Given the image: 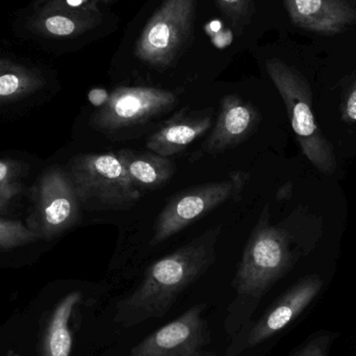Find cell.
<instances>
[{"label":"cell","instance_id":"1","mask_svg":"<svg viewBox=\"0 0 356 356\" xmlns=\"http://www.w3.org/2000/svg\"><path fill=\"white\" fill-rule=\"evenodd\" d=\"M221 232V225L209 228L150 266L139 288L117 305L116 321L129 327L164 317L179 295L213 265Z\"/></svg>","mask_w":356,"mask_h":356},{"label":"cell","instance_id":"2","mask_svg":"<svg viewBox=\"0 0 356 356\" xmlns=\"http://www.w3.org/2000/svg\"><path fill=\"white\" fill-rule=\"evenodd\" d=\"M266 70L284 100L303 154L318 170L332 175L337 169L336 154L314 116L312 90L307 79L277 58L267 60Z\"/></svg>","mask_w":356,"mask_h":356},{"label":"cell","instance_id":"3","mask_svg":"<svg viewBox=\"0 0 356 356\" xmlns=\"http://www.w3.org/2000/svg\"><path fill=\"white\" fill-rule=\"evenodd\" d=\"M79 203L96 211H127L142 197L116 152L81 154L71 159L66 170Z\"/></svg>","mask_w":356,"mask_h":356},{"label":"cell","instance_id":"4","mask_svg":"<svg viewBox=\"0 0 356 356\" xmlns=\"http://www.w3.org/2000/svg\"><path fill=\"white\" fill-rule=\"evenodd\" d=\"M293 263L290 238L269 223L266 207L251 232L234 280L238 296L259 299L286 273Z\"/></svg>","mask_w":356,"mask_h":356},{"label":"cell","instance_id":"5","mask_svg":"<svg viewBox=\"0 0 356 356\" xmlns=\"http://www.w3.org/2000/svg\"><path fill=\"white\" fill-rule=\"evenodd\" d=\"M102 21V14L95 3L72 6L65 0H51L38 6L27 4L18 10L12 31L19 40L54 49L89 33Z\"/></svg>","mask_w":356,"mask_h":356},{"label":"cell","instance_id":"6","mask_svg":"<svg viewBox=\"0 0 356 356\" xmlns=\"http://www.w3.org/2000/svg\"><path fill=\"white\" fill-rule=\"evenodd\" d=\"M249 179L244 171H234L222 181L207 182L175 194L156 218L150 245L164 243L228 200H238Z\"/></svg>","mask_w":356,"mask_h":356},{"label":"cell","instance_id":"7","mask_svg":"<svg viewBox=\"0 0 356 356\" xmlns=\"http://www.w3.org/2000/svg\"><path fill=\"white\" fill-rule=\"evenodd\" d=\"M196 1L164 0L138 39L136 56L160 70L171 66L192 35Z\"/></svg>","mask_w":356,"mask_h":356},{"label":"cell","instance_id":"8","mask_svg":"<svg viewBox=\"0 0 356 356\" xmlns=\"http://www.w3.org/2000/svg\"><path fill=\"white\" fill-rule=\"evenodd\" d=\"M172 92L152 87H120L110 94L90 123L106 135H117L143 127L170 112L177 104Z\"/></svg>","mask_w":356,"mask_h":356},{"label":"cell","instance_id":"9","mask_svg":"<svg viewBox=\"0 0 356 356\" xmlns=\"http://www.w3.org/2000/svg\"><path fill=\"white\" fill-rule=\"evenodd\" d=\"M33 202L27 227L40 238H56L79 221L81 203L68 173L60 167H51L40 177Z\"/></svg>","mask_w":356,"mask_h":356},{"label":"cell","instance_id":"10","mask_svg":"<svg viewBox=\"0 0 356 356\" xmlns=\"http://www.w3.org/2000/svg\"><path fill=\"white\" fill-rule=\"evenodd\" d=\"M205 305H197L180 317L156 330L134 347L129 356H199L209 343L202 314Z\"/></svg>","mask_w":356,"mask_h":356},{"label":"cell","instance_id":"11","mask_svg":"<svg viewBox=\"0 0 356 356\" xmlns=\"http://www.w3.org/2000/svg\"><path fill=\"white\" fill-rule=\"evenodd\" d=\"M261 115L253 104L236 94L222 99L217 121L201 146V154L218 156L246 141L257 129Z\"/></svg>","mask_w":356,"mask_h":356},{"label":"cell","instance_id":"12","mask_svg":"<svg viewBox=\"0 0 356 356\" xmlns=\"http://www.w3.org/2000/svg\"><path fill=\"white\" fill-rule=\"evenodd\" d=\"M322 280L309 276L286 292L271 309L255 323L247 339L246 348L265 342L296 319L321 290Z\"/></svg>","mask_w":356,"mask_h":356},{"label":"cell","instance_id":"13","mask_svg":"<svg viewBox=\"0 0 356 356\" xmlns=\"http://www.w3.org/2000/svg\"><path fill=\"white\" fill-rule=\"evenodd\" d=\"M296 26L320 35L342 33L356 21V8L347 0H284Z\"/></svg>","mask_w":356,"mask_h":356},{"label":"cell","instance_id":"14","mask_svg":"<svg viewBox=\"0 0 356 356\" xmlns=\"http://www.w3.org/2000/svg\"><path fill=\"white\" fill-rule=\"evenodd\" d=\"M186 108L175 115L160 129L152 134L146 147L159 156L170 158L184 152L193 142L202 137L213 124V108L209 112L186 113Z\"/></svg>","mask_w":356,"mask_h":356},{"label":"cell","instance_id":"15","mask_svg":"<svg viewBox=\"0 0 356 356\" xmlns=\"http://www.w3.org/2000/svg\"><path fill=\"white\" fill-rule=\"evenodd\" d=\"M46 83L41 68L0 50V104L29 97Z\"/></svg>","mask_w":356,"mask_h":356},{"label":"cell","instance_id":"16","mask_svg":"<svg viewBox=\"0 0 356 356\" xmlns=\"http://www.w3.org/2000/svg\"><path fill=\"white\" fill-rule=\"evenodd\" d=\"M116 154L127 177L142 193L162 188L175 175L172 161L154 152L121 149Z\"/></svg>","mask_w":356,"mask_h":356},{"label":"cell","instance_id":"17","mask_svg":"<svg viewBox=\"0 0 356 356\" xmlns=\"http://www.w3.org/2000/svg\"><path fill=\"white\" fill-rule=\"evenodd\" d=\"M81 299L79 292L67 295L52 314L44 337L43 356H69L72 350V334L69 321L73 309Z\"/></svg>","mask_w":356,"mask_h":356},{"label":"cell","instance_id":"18","mask_svg":"<svg viewBox=\"0 0 356 356\" xmlns=\"http://www.w3.org/2000/svg\"><path fill=\"white\" fill-rule=\"evenodd\" d=\"M38 240V234L22 222L0 218V250L19 248Z\"/></svg>","mask_w":356,"mask_h":356},{"label":"cell","instance_id":"19","mask_svg":"<svg viewBox=\"0 0 356 356\" xmlns=\"http://www.w3.org/2000/svg\"><path fill=\"white\" fill-rule=\"evenodd\" d=\"M21 167L14 161H0V213L20 194Z\"/></svg>","mask_w":356,"mask_h":356},{"label":"cell","instance_id":"20","mask_svg":"<svg viewBox=\"0 0 356 356\" xmlns=\"http://www.w3.org/2000/svg\"><path fill=\"white\" fill-rule=\"evenodd\" d=\"M216 2L234 25L245 23L250 17L252 0H216Z\"/></svg>","mask_w":356,"mask_h":356},{"label":"cell","instance_id":"21","mask_svg":"<svg viewBox=\"0 0 356 356\" xmlns=\"http://www.w3.org/2000/svg\"><path fill=\"white\" fill-rule=\"evenodd\" d=\"M343 119L346 122H356V81L347 94L343 104Z\"/></svg>","mask_w":356,"mask_h":356},{"label":"cell","instance_id":"22","mask_svg":"<svg viewBox=\"0 0 356 356\" xmlns=\"http://www.w3.org/2000/svg\"><path fill=\"white\" fill-rule=\"evenodd\" d=\"M295 356H327L324 341H314L309 343Z\"/></svg>","mask_w":356,"mask_h":356},{"label":"cell","instance_id":"23","mask_svg":"<svg viewBox=\"0 0 356 356\" xmlns=\"http://www.w3.org/2000/svg\"><path fill=\"white\" fill-rule=\"evenodd\" d=\"M108 97H110V94L106 92V90L99 89V88L91 90L89 92V95H88L92 106H96L98 108H102V106L106 104Z\"/></svg>","mask_w":356,"mask_h":356},{"label":"cell","instance_id":"24","mask_svg":"<svg viewBox=\"0 0 356 356\" xmlns=\"http://www.w3.org/2000/svg\"><path fill=\"white\" fill-rule=\"evenodd\" d=\"M291 194H292V184H286L284 186L280 188L277 193L278 199H288L290 198Z\"/></svg>","mask_w":356,"mask_h":356},{"label":"cell","instance_id":"25","mask_svg":"<svg viewBox=\"0 0 356 356\" xmlns=\"http://www.w3.org/2000/svg\"><path fill=\"white\" fill-rule=\"evenodd\" d=\"M51 1V0H31L29 6H41V4L45 3V2Z\"/></svg>","mask_w":356,"mask_h":356}]
</instances>
